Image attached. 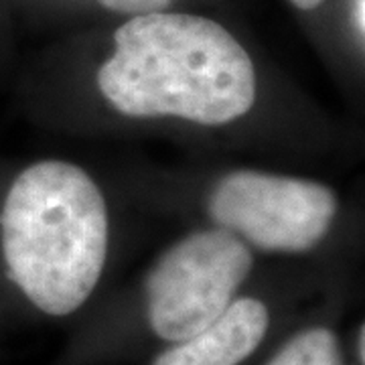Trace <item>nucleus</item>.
Here are the masks:
<instances>
[{
	"instance_id": "0eeeda50",
	"label": "nucleus",
	"mask_w": 365,
	"mask_h": 365,
	"mask_svg": "<svg viewBox=\"0 0 365 365\" xmlns=\"http://www.w3.org/2000/svg\"><path fill=\"white\" fill-rule=\"evenodd\" d=\"M98 2L108 11L138 16V14L160 13L173 0H98Z\"/></svg>"
},
{
	"instance_id": "39448f33",
	"label": "nucleus",
	"mask_w": 365,
	"mask_h": 365,
	"mask_svg": "<svg viewBox=\"0 0 365 365\" xmlns=\"http://www.w3.org/2000/svg\"><path fill=\"white\" fill-rule=\"evenodd\" d=\"M268 323L260 300H232L211 325L158 355L155 365H240L256 351Z\"/></svg>"
},
{
	"instance_id": "1a4fd4ad",
	"label": "nucleus",
	"mask_w": 365,
	"mask_h": 365,
	"mask_svg": "<svg viewBox=\"0 0 365 365\" xmlns=\"http://www.w3.org/2000/svg\"><path fill=\"white\" fill-rule=\"evenodd\" d=\"M297 9H300V11H313V9H317L323 0H290Z\"/></svg>"
},
{
	"instance_id": "423d86ee",
	"label": "nucleus",
	"mask_w": 365,
	"mask_h": 365,
	"mask_svg": "<svg viewBox=\"0 0 365 365\" xmlns=\"http://www.w3.org/2000/svg\"><path fill=\"white\" fill-rule=\"evenodd\" d=\"M268 365H343L339 341L329 329H311L297 335Z\"/></svg>"
},
{
	"instance_id": "f03ea898",
	"label": "nucleus",
	"mask_w": 365,
	"mask_h": 365,
	"mask_svg": "<svg viewBox=\"0 0 365 365\" xmlns=\"http://www.w3.org/2000/svg\"><path fill=\"white\" fill-rule=\"evenodd\" d=\"M0 235L14 284L43 313L63 317L88 300L104 270L106 199L76 165L35 163L4 197Z\"/></svg>"
},
{
	"instance_id": "9d476101",
	"label": "nucleus",
	"mask_w": 365,
	"mask_h": 365,
	"mask_svg": "<svg viewBox=\"0 0 365 365\" xmlns=\"http://www.w3.org/2000/svg\"><path fill=\"white\" fill-rule=\"evenodd\" d=\"M359 359H365V329H359Z\"/></svg>"
},
{
	"instance_id": "f257e3e1",
	"label": "nucleus",
	"mask_w": 365,
	"mask_h": 365,
	"mask_svg": "<svg viewBox=\"0 0 365 365\" xmlns=\"http://www.w3.org/2000/svg\"><path fill=\"white\" fill-rule=\"evenodd\" d=\"M114 43L112 57L98 69V88L120 114L222 126L256 102L248 51L211 19L138 14L118 29Z\"/></svg>"
},
{
	"instance_id": "7ed1b4c3",
	"label": "nucleus",
	"mask_w": 365,
	"mask_h": 365,
	"mask_svg": "<svg viewBox=\"0 0 365 365\" xmlns=\"http://www.w3.org/2000/svg\"><path fill=\"white\" fill-rule=\"evenodd\" d=\"M254 266L250 248L227 230L187 235L146 280L148 323L160 339H189L232 304Z\"/></svg>"
},
{
	"instance_id": "20e7f679",
	"label": "nucleus",
	"mask_w": 365,
	"mask_h": 365,
	"mask_svg": "<svg viewBox=\"0 0 365 365\" xmlns=\"http://www.w3.org/2000/svg\"><path fill=\"white\" fill-rule=\"evenodd\" d=\"M337 209V195L323 182L260 170L230 173L209 199V215L217 227L262 252L284 254L313 250Z\"/></svg>"
},
{
	"instance_id": "6e6552de",
	"label": "nucleus",
	"mask_w": 365,
	"mask_h": 365,
	"mask_svg": "<svg viewBox=\"0 0 365 365\" xmlns=\"http://www.w3.org/2000/svg\"><path fill=\"white\" fill-rule=\"evenodd\" d=\"M364 4H365V0H353V4H351L353 25H355V31L359 33V39H361V41H364V35H365Z\"/></svg>"
}]
</instances>
